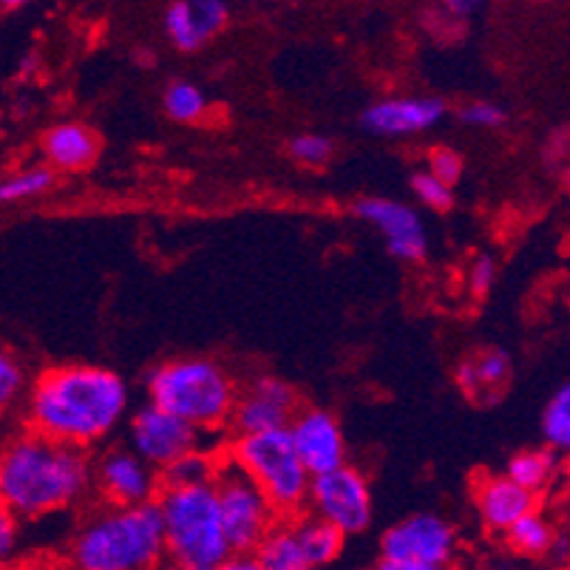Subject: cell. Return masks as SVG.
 <instances>
[{"mask_svg": "<svg viewBox=\"0 0 570 570\" xmlns=\"http://www.w3.org/2000/svg\"><path fill=\"white\" fill-rule=\"evenodd\" d=\"M128 403V383L106 366H51L26 392V429L88 452L122 423Z\"/></svg>", "mask_w": 570, "mask_h": 570, "instance_id": "obj_1", "label": "cell"}, {"mask_svg": "<svg viewBox=\"0 0 570 570\" xmlns=\"http://www.w3.org/2000/svg\"><path fill=\"white\" fill-rule=\"evenodd\" d=\"M91 491V458L35 432L0 445V505L18 520H38L77 505Z\"/></svg>", "mask_w": 570, "mask_h": 570, "instance_id": "obj_2", "label": "cell"}, {"mask_svg": "<svg viewBox=\"0 0 570 570\" xmlns=\"http://www.w3.org/2000/svg\"><path fill=\"white\" fill-rule=\"evenodd\" d=\"M69 557L75 570H159L165 537L157 502L97 508L77 528Z\"/></svg>", "mask_w": 570, "mask_h": 570, "instance_id": "obj_3", "label": "cell"}, {"mask_svg": "<svg viewBox=\"0 0 570 570\" xmlns=\"http://www.w3.org/2000/svg\"><path fill=\"white\" fill-rule=\"evenodd\" d=\"M148 403L202 434H225L238 383L214 357H174L148 375Z\"/></svg>", "mask_w": 570, "mask_h": 570, "instance_id": "obj_4", "label": "cell"}, {"mask_svg": "<svg viewBox=\"0 0 570 570\" xmlns=\"http://www.w3.org/2000/svg\"><path fill=\"white\" fill-rule=\"evenodd\" d=\"M165 559L179 568L216 570L233 557L222 528L214 485L185 491H159Z\"/></svg>", "mask_w": 570, "mask_h": 570, "instance_id": "obj_5", "label": "cell"}, {"mask_svg": "<svg viewBox=\"0 0 570 570\" xmlns=\"http://www.w3.org/2000/svg\"><path fill=\"white\" fill-rule=\"evenodd\" d=\"M222 458L262 491L282 520L304 514L313 476L304 471L287 429L264 434H236L222 445Z\"/></svg>", "mask_w": 570, "mask_h": 570, "instance_id": "obj_6", "label": "cell"}, {"mask_svg": "<svg viewBox=\"0 0 570 570\" xmlns=\"http://www.w3.org/2000/svg\"><path fill=\"white\" fill-rule=\"evenodd\" d=\"M214 489L227 548H230L233 557H253L258 542L273 531V525L282 517L276 514V508L269 505L267 497L225 458H222Z\"/></svg>", "mask_w": 570, "mask_h": 570, "instance_id": "obj_7", "label": "cell"}, {"mask_svg": "<svg viewBox=\"0 0 570 570\" xmlns=\"http://www.w3.org/2000/svg\"><path fill=\"white\" fill-rule=\"evenodd\" d=\"M307 508L309 514L333 525L338 533L355 537L372 525L375 500H372L370 480L355 465L346 463L309 480Z\"/></svg>", "mask_w": 570, "mask_h": 570, "instance_id": "obj_8", "label": "cell"}, {"mask_svg": "<svg viewBox=\"0 0 570 570\" xmlns=\"http://www.w3.org/2000/svg\"><path fill=\"white\" fill-rule=\"evenodd\" d=\"M225 440V434H202L190 423L151 406V403H145L128 426V449L154 471L165 469L194 449H219L222 452Z\"/></svg>", "mask_w": 570, "mask_h": 570, "instance_id": "obj_9", "label": "cell"}, {"mask_svg": "<svg viewBox=\"0 0 570 570\" xmlns=\"http://www.w3.org/2000/svg\"><path fill=\"white\" fill-rule=\"evenodd\" d=\"M458 553V531L438 514H412L386 528L381 537V559L452 568Z\"/></svg>", "mask_w": 570, "mask_h": 570, "instance_id": "obj_10", "label": "cell"}, {"mask_svg": "<svg viewBox=\"0 0 570 570\" xmlns=\"http://www.w3.org/2000/svg\"><path fill=\"white\" fill-rule=\"evenodd\" d=\"M298 412V395L287 381L273 375H258L238 386L230 412V438L236 434L282 432Z\"/></svg>", "mask_w": 570, "mask_h": 570, "instance_id": "obj_11", "label": "cell"}, {"mask_svg": "<svg viewBox=\"0 0 570 570\" xmlns=\"http://www.w3.org/2000/svg\"><path fill=\"white\" fill-rule=\"evenodd\" d=\"M91 489L111 508H137L157 502L159 480L151 465L139 460L131 449H108L91 460Z\"/></svg>", "mask_w": 570, "mask_h": 570, "instance_id": "obj_12", "label": "cell"}, {"mask_svg": "<svg viewBox=\"0 0 570 570\" xmlns=\"http://www.w3.org/2000/svg\"><path fill=\"white\" fill-rule=\"evenodd\" d=\"M293 449L309 476L346 465V440L338 420L324 409H298L287 426Z\"/></svg>", "mask_w": 570, "mask_h": 570, "instance_id": "obj_13", "label": "cell"}, {"mask_svg": "<svg viewBox=\"0 0 570 570\" xmlns=\"http://www.w3.org/2000/svg\"><path fill=\"white\" fill-rule=\"evenodd\" d=\"M355 214L377 227L386 242V250L401 262H420L429 250V236L417 210L403 202L366 196L355 205Z\"/></svg>", "mask_w": 570, "mask_h": 570, "instance_id": "obj_14", "label": "cell"}, {"mask_svg": "<svg viewBox=\"0 0 570 570\" xmlns=\"http://www.w3.org/2000/svg\"><path fill=\"white\" fill-rule=\"evenodd\" d=\"M445 102L438 97H389L361 114V126L375 137H412L438 126Z\"/></svg>", "mask_w": 570, "mask_h": 570, "instance_id": "obj_15", "label": "cell"}, {"mask_svg": "<svg viewBox=\"0 0 570 570\" xmlns=\"http://www.w3.org/2000/svg\"><path fill=\"white\" fill-rule=\"evenodd\" d=\"M230 9L222 0H176L165 9V35L179 51L207 46L227 26Z\"/></svg>", "mask_w": 570, "mask_h": 570, "instance_id": "obj_16", "label": "cell"}, {"mask_svg": "<svg viewBox=\"0 0 570 570\" xmlns=\"http://www.w3.org/2000/svg\"><path fill=\"white\" fill-rule=\"evenodd\" d=\"M537 500L539 497L528 494L505 474L480 476L474 485V505L480 511V520L485 522V528L500 533H505L520 517L537 511Z\"/></svg>", "mask_w": 570, "mask_h": 570, "instance_id": "obj_17", "label": "cell"}, {"mask_svg": "<svg viewBox=\"0 0 570 570\" xmlns=\"http://www.w3.org/2000/svg\"><path fill=\"white\" fill-rule=\"evenodd\" d=\"M511 355L500 346H489V350H480L471 361L460 364L458 370V383L471 401H497L511 383Z\"/></svg>", "mask_w": 570, "mask_h": 570, "instance_id": "obj_18", "label": "cell"}, {"mask_svg": "<svg viewBox=\"0 0 570 570\" xmlns=\"http://www.w3.org/2000/svg\"><path fill=\"white\" fill-rule=\"evenodd\" d=\"M100 154V139L82 122H60L43 134V157L51 170H82Z\"/></svg>", "mask_w": 570, "mask_h": 570, "instance_id": "obj_19", "label": "cell"}, {"mask_svg": "<svg viewBox=\"0 0 570 570\" xmlns=\"http://www.w3.org/2000/svg\"><path fill=\"white\" fill-rule=\"evenodd\" d=\"M222 452L219 449H194V452L176 458L165 469L157 471L159 491H185L202 489V485H214L219 474Z\"/></svg>", "mask_w": 570, "mask_h": 570, "instance_id": "obj_20", "label": "cell"}, {"mask_svg": "<svg viewBox=\"0 0 570 570\" xmlns=\"http://www.w3.org/2000/svg\"><path fill=\"white\" fill-rule=\"evenodd\" d=\"M289 525H293L295 539H298L304 557H307V562L313 564L315 570L333 564L335 559L341 557V551H344V533L335 531L333 525H326L318 517L298 514L289 520Z\"/></svg>", "mask_w": 570, "mask_h": 570, "instance_id": "obj_21", "label": "cell"}, {"mask_svg": "<svg viewBox=\"0 0 570 570\" xmlns=\"http://www.w3.org/2000/svg\"><path fill=\"white\" fill-rule=\"evenodd\" d=\"M258 570H315L304 557L289 520H278L253 551Z\"/></svg>", "mask_w": 570, "mask_h": 570, "instance_id": "obj_22", "label": "cell"}, {"mask_svg": "<svg viewBox=\"0 0 570 570\" xmlns=\"http://www.w3.org/2000/svg\"><path fill=\"white\" fill-rule=\"evenodd\" d=\"M559 474V454L551 449H528V452H517L508 460L505 476L514 485L525 489L528 494L539 497L548 485L557 480Z\"/></svg>", "mask_w": 570, "mask_h": 570, "instance_id": "obj_23", "label": "cell"}, {"mask_svg": "<svg viewBox=\"0 0 570 570\" xmlns=\"http://www.w3.org/2000/svg\"><path fill=\"white\" fill-rule=\"evenodd\" d=\"M55 183L57 174L49 165H26V168L0 176V205H18V202L38 199V196L49 194Z\"/></svg>", "mask_w": 570, "mask_h": 570, "instance_id": "obj_24", "label": "cell"}, {"mask_svg": "<svg viewBox=\"0 0 570 570\" xmlns=\"http://www.w3.org/2000/svg\"><path fill=\"white\" fill-rule=\"evenodd\" d=\"M505 539L508 546L522 553V557H542V553L551 551L553 539H557V525L546 514L531 511V514L520 517L514 525L508 528Z\"/></svg>", "mask_w": 570, "mask_h": 570, "instance_id": "obj_25", "label": "cell"}, {"mask_svg": "<svg viewBox=\"0 0 570 570\" xmlns=\"http://www.w3.org/2000/svg\"><path fill=\"white\" fill-rule=\"evenodd\" d=\"M542 434L551 452L564 454L570 449V386L562 383L542 412Z\"/></svg>", "mask_w": 570, "mask_h": 570, "instance_id": "obj_26", "label": "cell"}, {"mask_svg": "<svg viewBox=\"0 0 570 570\" xmlns=\"http://www.w3.org/2000/svg\"><path fill=\"white\" fill-rule=\"evenodd\" d=\"M163 108L170 119H176V122H196V119L205 117L207 97L196 82L176 80L165 88Z\"/></svg>", "mask_w": 570, "mask_h": 570, "instance_id": "obj_27", "label": "cell"}, {"mask_svg": "<svg viewBox=\"0 0 570 570\" xmlns=\"http://www.w3.org/2000/svg\"><path fill=\"white\" fill-rule=\"evenodd\" d=\"M26 392V372L12 352L0 350V414H7Z\"/></svg>", "mask_w": 570, "mask_h": 570, "instance_id": "obj_28", "label": "cell"}, {"mask_svg": "<svg viewBox=\"0 0 570 570\" xmlns=\"http://www.w3.org/2000/svg\"><path fill=\"white\" fill-rule=\"evenodd\" d=\"M289 157L307 168H321L333 157V142L321 134H298L295 139H289Z\"/></svg>", "mask_w": 570, "mask_h": 570, "instance_id": "obj_29", "label": "cell"}, {"mask_svg": "<svg viewBox=\"0 0 570 570\" xmlns=\"http://www.w3.org/2000/svg\"><path fill=\"white\" fill-rule=\"evenodd\" d=\"M412 190L423 205L438 210V214L440 210H449V207L454 205V188H449V185H443L440 179H434L426 170L412 174Z\"/></svg>", "mask_w": 570, "mask_h": 570, "instance_id": "obj_30", "label": "cell"}, {"mask_svg": "<svg viewBox=\"0 0 570 570\" xmlns=\"http://www.w3.org/2000/svg\"><path fill=\"white\" fill-rule=\"evenodd\" d=\"M463 168H465L463 157H460L454 148H445V145H440V148H432V154H429L426 174H432L434 179H440V183L449 185V188H454V183H460Z\"/></svg>", "mask_w": 570, "mask_h": 570, "instance_id": "obj_31", "label": "cell"}, {"mask_svg": "<svg viewBox=\"0 0 570 570\" xmlns=\"http://www.w3.org/2000/svg\"><path fill=\"white\" fill-rule=\"evenodd\" d=\"M460 119H463L465 126H474V128H497L505 122V111H502L497 102L474 100L469 102V106L460 108Z\"/></svg>", "mask_w": 570, "mask_h": 570, "instance_id": "obj_32", "label": "cell"}, {"mask_svg": "<svg viewBox=\"0 0 570 570\" xmlns=\"http://www.w3.org/2000/svg\"><path fill=\"white\" fill-rule=\"evenodd\" d=\"M20 542V520L9 511L7 505H0V568H7L9 559L14 557Z\"/></svg>", "mask_w": 570, "mask_h": 570, "instance_id": "obj_33", "label": "cell"}, {"mask_svg": "<svg viewBox=\"0 0 570 570\" xmlns=\"http://www.w3.org/2000/svg\"><path fill=\"white\" fill-rule=\"evenodd\" d=\"M494 278H497V264L491 256H480L474 264H471L469 287L474 295H489Z\"/></svg>", "mask_w": 570, "mask_h": 570, "instance_id": "obj_34", "label": "cell"}, {"mask_svg": "<svg viewBox=\"0 0 570 570\" xmlns=\"http://www.w3.org/2000/svg\"><path fill=\"white\" fill-rule=\"evenodd\" d=\"M372 570H452V568H434V564H417V562H392V559H377Z\"/></svg>", "mask_w": 570, "mask_h": 570, "instance_id": "obj_35", "label": "cell"}, {"mask_svg": "<svg viewBox=\"0 0 570 570\" xmlns=\"http://www.w3.org/2000/svg\"><path fill=\"white\" fill-rule=\"evenodd\" d=\"M216 570H258V564L253 557H230L225 564H219Z\"/></svg>", "mask_w": 570, "mask_h": 570, "instance_id": "obj_36", "label": "cell"}, {"mask_svg": "<svg viewBox=\"0 0 570 570\" xmlns=\"http://www.w3.org/2000/svg\"><path fill=\"white\" fill-rule=\"evenodd\" d=\"M445 9L454 14H471L480 9V3H469V0H452V3H445Z\"/></svg>", "mask_w": 570, "mask_h": 570, "instance_id": "obj_37", "label": "cell"}, {"mask_svg": "<svg viewBox=\"0 0 570 570\" xmlns=\"http://www.w3.org/2000/svg\"><path fill=\"white\" fill-rule=\"evenodd\" d=\"M168 570H196V568H179V564H170Z\"/></svg>", "mask_w": 570, "mask_h": 570, "instance_id": "obj_38", "label": "cell"}, {"mask_svg": "<svg viewBox=\"0 0 570 570\" xmlns=\"http://www.w3.org/2000/svg\"><path fill=\"white\" fill-rule=\"evenodd\" d=\"M0 570H7V568H0Z\"/></svg>", "mask_w": 570, "mask_h": 570, "instance_id": "obj_39", "label": "cell"}]
</instances>
